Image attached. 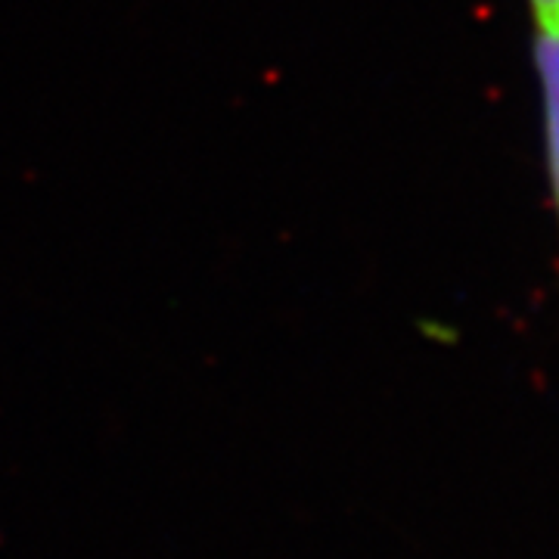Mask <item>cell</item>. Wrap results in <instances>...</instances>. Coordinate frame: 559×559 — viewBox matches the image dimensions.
I'll return each instance as SVG.
<instances>
[{
	"label": "cell",
	"instance_id": "1",
	"mask_svg": "<svg viewBox=\"0 0 559 559\" xmlns=\"http://www.w3.org/2000/svg\"><path fill=\"white\" fill-rule=\"evenodd\" d=\"M535 75L540 87L544 159L559 224V32H535Z\"/></svg>",
	"mask_w": 559,
	"mask_h": 559
},
{
	"label": "cell",
	"instance_id": "2",
	"mask_svg": "<svg viewBox=\"0 0 559 559\" xmlns=\"http://www.w3.org/2000/svg\"><path fill=\"white\" fill-rule=\"evenodd\" d=\"M535 32H559V0H528Z\"/></svg>",
	"mask_w": 559,
	"mask_h": 559
}]
</instances>
